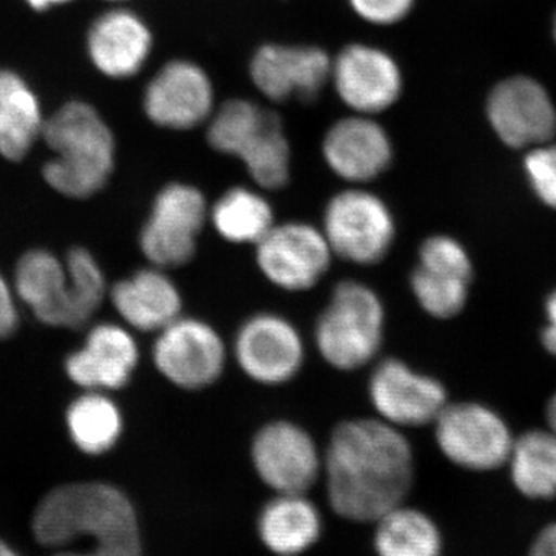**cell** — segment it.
<instances>
[{"label":"cell","mask_w":556,"mask_h":556,"mask_svg":"<svg viewBox=\"0 0 556 556\" xmlns=\"http://www.w3.org/2000/svg\"><path fill=\"white\" fill-rule=\"evenodd\" d=\"M321 153L332 174L358 186L379 178L390 167L393 144L371 116L354 115L329 127Z\"/></svg>","instance_id":"d6986e66"},{"label":"cell","mask_w":556,"mask_h":556,"mask_svg":"<svg viewBox=\"0 0 556 556\" xmlns=\"http://www.w3.org/2000/svg\"><path fill=\"white\" fill-rule=\"evenodd\" d=\"M529 556H556V522L541 530L530 546Z\"/></svg>","instance_id":"836d02e7"},{"label":"cell","mask_w":556,"mask_h":556,"mask_svg":"<svg viewBox=\"0 0 556 556\" xmlns=\"http://www.w3.org/2000/svg\"><path fill=\"white\" fill-rule=\"evenodd\" d=\"M332 61L320 47L266 43L249 64L255 89L274 102L314 101L331 80Z\"/></svg>","instance_id":"2e32d148"},{"label":"cell","mask_w":556,"mask_h":556,"mask_svg":"<svg viewBox=\"0 0 556 556\" xmlns=\"http://www.w3.org/2000/svg\"><path fill=\"white\" fill-rule=\"evenodd\" d=\"M33 10L46 11L53 9V7L64 5V3L72 2V0H25Z\"/></svg>","instance_id":"e575fe53"},{"label":"cell","mask_w":556,"mask_h":556,"mask_svg":"<svg viewBox=\"0 0 556 556\" xmlns=\"http://www.w3.org/2000/svg\"><path fill=\"white\" fill-rule=\"evenodd\" d=\"M40 137L54 153L42 170L50 188L70 199H89L108 185L115 138L97 109L70 101L43 123Z\"/></svg>","instance_id":"277c9868"},{"label":"cell","mask_w":556,"mask_h":556,"mask_svg":"<svg viewBox=\"0 0 556 556\" xmlns=\"http://www.w3.org/2000/svg\"><path fill=\"white\" fill-rule=\"evenodd\" d=\"M113 306L130 328L160 332L182 316L181 292L166 269L146 268L121 280L110 292Z\"/></svg>","instance_id":"7402d4cb"},{"label":"cell","mask_w":556,"mask_h":556,"mask_svg":"<svg viewBox=\"0 0 556 556\" xmlns=\"http://www.w3.org/2000/svg\"><path fill=\"white\" fill-rule=\"evenodd\" d=\"M375 525V552L378 556H442L444 541L433 518L419 508H391Z\"/></svg>","instance_id":"d4e9b609"},{"label":"cell","mask_w":556,"mask_h":556,"mask_svg":"<svg viewBox=\"0 0 556 556\" xmlns=\"http://www.w3.org/2000/svg\"><path fill=\"white\" fill-rule=\"evenodd\" d=\"M207 142L223 155L236 156L263 190L287 188L291 148L276 113L249 100H229L207 121Z\"/></svg>","instance_id":"8992f818"},{"label":"cell","mask_w":556,"mask_h":556,"mask_svg":"<svg viewBox=\"0 0 556 556\" xmlns=\"http://www.w3.org/2000/svg\"><path fill=\"white\" fill-rule=\"evenodd\" d=\"M376 417L399 430L433 426L448 404L441 380L424 375L397 357L379 361L368 379Z\"/></svg>","instance_id":"5bb4252c"},{"label":"cell","mask_w":556,"mask_h":556,"mask_svg":"<svg viewBox=\"0 0 556 556\" xmlns=\"http://www.w3.org/2000/svg\"><path fill=\"white\" fill-rule=\"evenodd\" d=\"M232 356L241 372L258 386H287L298 378L306 358L300 329L281 314H252L237 329Z\"/></svg>","instance_id":"8fae6325"},{"label":"cell","mask_w":556,"mask_h":556,"mask_svg":"<svg viewBox=\"0 0 556 556\" xmlns=\"http://www.w3.org/2000/svg\"><path fill=\"white\" fill-rule=\"evenodd\" d=\"M552 35H554V40H555V43H556V13H555V16H554V22H552Z\"/></svg>","instance_id":"74e56055"},{"label":"cell","mask_w":556,"mask_h":556,"mask_svg":"<svg viewBox=\"0 0 556 556\" xmlns=\"http://www.w3.org/2000/svg\"><path fill=\"white\" fill-rule=\"evenodd\" d=\"M139 361L137 340L119 325L101 324L65 362L68 378L87 390H118L129 383Z\"/></svg>","instance_id":"ffe728a7"},{"label":"cell","mask_w":556,"mask_h":556,"mask_svg":"<svg viewBox=\"0 0 556 556\" xmlns=\"http://www.w3.org/2000/svg\"><path fill=\"white\" fill-rule=\"evenodd\" d=\"M525 174L536 199L556 211V138L529 149Z\"/></svg>","instance_id":"f546056e"},{"label":"cell","mask_w":556,"mask_h":556,"mask_svg":"<svg viewBox=\"0 0 556 556\" xmlns=\"http://www.w3.org/2000/svg\"><path fill=\"white\" fill-rule=\"evenodd\" d=\"M515 489L529 500L556 497V433L548 430L526 431L514 441L507 460Z\"/></svg>","instance_id":"4316f807"},{"label":"cell","mask_w":556,"mask_h":556,"mask_svg":"<svg viewBox=\"0 0 556 556\" xmlns=\"http://www.w3.org/2000/svg\"><path fill=\"white\" fill-rule=\"evenodd\" d=\"M46 121L38 97L9 68H0V155L20 161L30 152Z\"/></svg>","instance_id":"cb8c5ba5"},{"label":"cell","mask_w":556,"mask_h":556,"mask_svg":"<svg viewBox=\"0 0 556 556\" xmlns=\"http://www.w3.org/2000/svg\"><path fill=\"white\" fill-rule=\"evenodd\" d=\"M331 80L340 101L356 115H376L401 97L402 73L386 50L367 43L345 47L331 67Z\"/></svg>","instance_id":"ac0fdd59"},{"label":"cell","mask_w":556,"mask_h":556,"mask_svg":"<svg viewBox=\"0 0 556 556\" xmlns=\"http://www.w3.org/2000/svg\"><path fill=\"white\" fill-rule=\"evenodd\" d=\"M208 223L228 243L255 247L277 222L265 195L258 190L237 186L212 204Z\"/></svg>","instance_id":"484cf974"},{"label":"cell","mask_w":556,"mask_h":556,"mask_svg":"<svg viewBox=\"0 0 556 556\" xmlns=\"http://www.w3.org/2000/svg\"><path fill=\"white\" fill-rule=\"evenodd\" d=\"M67 427L76 447L87 455H102L118 442L123 416L112 399L93 391L70 405Z\"/></svg>","instance_id":"83f0119b"},{"label":"cell","mask_w":556,"mask_h":556,"mask_svg":"<svg viewBox=\"0 0 556 556\" xmlns=\"http://www.w3.org/2000/svg\"><path fill=\"white\" fill-rule=\"evenodd\" d=\"M486 119L511 149H532L556 138V108L543 84L530 76L497 83L486 98Z\"/></svg>","instance_id":"9a60e30c"},{"label":"cell","mask_w":556,"mask_h":556,"mask_svg":"<svg viewBox=\"0 0 556 556\" xmlns=\"http://www.w3.org/2000/svg\"><path fill=\"white\" fill-rule=\"evenodd\" d=\"M0 556H20L10 546H7L3 541H0Z\"/></svg>","instance_id":"8d00e7d4"},{"label":"cell","mask_w":556,"mask_h":556,"mask_svg":"<svg viewBox=\"0 0 556 556\" xmlns=\"http://www.w3.org/2000/svg\"><path fill=\"white\" fill-rule=\"evenodd\" d=\"M33 533L51 556H142L129 497L102 482L51 490L36 508Z\"/></svg>","instance_id":"7a4b0ae2"},{"label":"cell","mask_w":556,"mask_h":556,"mask_svg":"<svg viewBox=\"0 0 556 556\" xmlns=\"http://www.w3.org/2000/svg\"><path fill=\"white\" fill-rule=\"evenodd\" d=\"M433 427L442 455L464 470L492 471L506 466L514 447L506 420L478 402H448Z\"/></svg>","instance_id":"9c48e42d"},{"label":"cell","mask_w":556,"mask_h":556,"mask_svg":"<svg viewBox=\"0 0 556 556\" xmlns=\"http://www.w3.org/2000/svg\"><path fill=\"white\" fill-rule=\"evenodd\" d=\"M546 416L548 428L556 433V393L548 401Z\"/></svg>","instance_id":"d590c367"},{"label":"cell","mask_w":556,"mask_h":556,"mask_svg":"<svg viewBox=\"0 0 556 556\" xmlns=\"http://www.w3.org/2000/svg\"><path fill=\"white\" fill-rule=\"evenodd\" d=\"M387 309L375 288L354 278L332 288L314 325V346L329 367L353 372L375 364L386 340Z\"/></svg>","instance_id":"5b68a950"},{"label":"cell","mask_w":556,"mask_h":556,"mask_svg":"<svg viewBox=\"0 0 556 556\" xmlns=\"http://www.w3.org/2000/svg\"><path fill=\"white\" fill-rule=\"evenodd\" d=\"M156 334L153 362L172 386L186 391L206 390L225 375L228 346L206 320L179 316Z\"/></svg>","instance_id":"30bf717a"},{"label":"cell","mask_w":556,"mask_h":556,"mask_svg":"<svg viewBox=\"0 0 556 556\" xmlns=\"http://www.w3.org/2000/svg\"><path fill=\"white\" fill-rule=\"evenodd\" d=\"M471 278L457 270L417 263L409 276V288L428 316L447 320L466 308Z\"/></svg>","instance_id":"f1b7e54d"},{"label":"cell","mask_w":556,"mask_h":556,"mask_svg":"<svg viewBox=\"0 0 556 556\" xmlns=\"http://www.w3.org/2000/svg\"><path fill=\"white\" fill-rule=\"evenodd\" d=\"M87 50L94 67L113 79L137 75L152 53V33L129 10H110L91 24Z\"/></svg>","instance_id":"44dd1931"},{"label":"cell","mask_w":556,"mask_h":556,"mask_svg":"<svg viewBox=\"0 0 556 556\" xmlns=\"http://www.w3.org/2000/svg\"><path fill=\"white\" fill-rule=\"evenodd\" d=\"M105 277L89 251L72 249L67 265L47 251H30L16 269V291L36 317L50 327L80 328L105 298Z\"/></svg>","instance_id":"3957f363"},{"label":"cell","mask_w":556,"mask_h":556,"mask_svg":"<svg viewBox=\"0 0 556 556\" xmlns=\"http://www.w3.org/2000/svg\"><path fill=\"white\" fill-rule=\"evenodd\" d=\"M358 17L372 25H394L408 16L415 0H348Z\"/></svg>","instance_id":"4dcf8cb0"},{"label":"cell","mask_w":556,"mask_h":556,"mask_svg":"<svg viewBox=\"0 0 556 556\" xmlns=\"http://www.w3.org/2000/svg\"><path fill=\"white\" fill-rule=\"evenodd\" d=\"M254 249L262 276L287 292L316 288L334 260L324 230L306 222L276 223Z\"/></svg>","instance_id":"7c38bea8"},{"label":"cell","mask_w":556,"mask_h":556,"mask_svg":"<svg viewBox=\"0 0 556 556\" xmlns=\"http://www.w3.org/2000/svg\"><path fill=\"white\" fill-rule=\"evenodd\" d=\"M415 471V452L404 431L376 416L338 424L324 450L329 507L348 521L372 525L404 504Z\"/></svg>","instance_id":"6da1fadb"},{"label":"cell","mask_w":556,"mask_h":556,"mask_svg":"<svg viewBox=\"0 0 556 556\" xmlns=\"http://www.w3.org/2000/svg\"><path fill=\"white\" fill-rule=\"evenodd\" d=\"M212 80L200 65L170 61L155 73L144 91V112L163 129L190 130L214 113Z\"/></svg>","instance_id":"e0dca14e"},{"label":"cell","mask_w":556,"mask_h":556,"mask_svg":"<svg viewBox=\"0 0 556 556\" xmlns=\"http://www.w3.org/2000/svg\"><path fill=\"white\" fill-rule=\"evenodd\" d=\"M324 230L334 258L356 266H375L396 241V219L386 201L367 189L336 193L324 212Z\"/></svg>","instance_id":"52a82bcc"},{"label":"cell","mask_w":556,"mask_h":556,"mask_svg":"<svg viewBox=\"0 0 556 556\" xmlns=\"http://www.w3.org/2000/svg\"><path fill=\"white\" fill-rule=\"evenodd\" d=\"M115 2H116V0H115Z\"/></svg>","instance_id":"f35d334b"},{"label":"cell","mask_w":556,"mask_h":556,"mask_svg":"<svg viewBox=\"0 0 556 556\" xmlns=\"http://www.w3.org/2000/svg\"><path fill=\"white\" fill-rule=\"evenodd\" d=\"M208 208L206 197L195 186L170 182L160 190L139 236V247L152 266L167 270L192 262Z\"/></svg>","instance_id":"ba28073f"},{"label":"cell","mask_w":556,"mask_h":556,"mask_svg":"<svg viewBox=\"0 0 556 556\" xmlns=\"http://www.w3.org/2000/svg\"><path fill=\"white\" fill-rule=\"evenodd\" d=\"M17 324H20V314H17L13 292H11L5 278L0 276V339L13 334L16 331Z\"/></svg>","instance_id":"1f68e13d"},{"label":"cell","mask_w":556,"mask_h":556,"mask_svg":"<svg viewBox=\"0 0 556 556\" xmlns=\"http://www.w3.org/2000/svg\"><path fill=\"white\" fill-rule=\"evenodd\" d=\"M257 530L270 554L300 556L320 540L324 519L308 493H274L260 510Z\"/></svg>","instance_id":"603a6c76"},{"label":"cell","mask_w":556,"mask_h":556,"mask_svg":"<svg viewBox=\"0 0 556 556\" xmlns=\"http://www.w3.org/2000/svg\"><path fill=\"white\" fill-rule=\"evenodd\" d=\"M251 463L274 493H308L321 478L324 450L299 424L270 420L252 439Z\"/></svg>","instance_id":"4fadbf2b"},{"label":"cell","mask_w":556,"mask_h":556,"mask_svg":"<svg viewBox=\"0 0 556 556\" xmlns=\"http://www.w3.org/2000/svg\"><path fill=\"white\" fill-rule=\"evenodd\" d=\"M541 342L556 357V289L546 300V327L541 332Z\"/></svg>","instance_id":"d6a6232c"}]
</instances>
